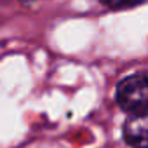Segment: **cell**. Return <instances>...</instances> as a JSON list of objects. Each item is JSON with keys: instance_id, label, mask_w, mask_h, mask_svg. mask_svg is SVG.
<instances>
[{"instance_id": "obj_1", "label": "cell", "mask_w": 148, "mask_h": 148, "mask_svg": "<svg viewBox=\"0 0 148 148\" xmlns=\"http://www.w3.org/2000/svg\"><path fill=\"white\" fill-rule=\"evenodd\" d=\"M117 101L122 110L136 115L148 113V79L146 73L139 71L125 77L117 86Z\"/></svg>"}, {"instance_id": "obj_2", "label": "cell", "mask_w": 148, "mask_h": 148, "mask_svg": "<svg viewBox=\"0 0 148 148\" xmlns=\"http://www.w3.org/2000/svg\"><path fill=\"white\" fill-rule=\"evenodd\" d=\"M124 138L134 148H146L148 145V115L136 113L124 125Z\"/></svg>"}, {"instance_id": "obj_3", "label": "cell", "mask_w": 148, "mask_h": 148, "mask_svg": "<svg viewBox=\"0 0 148 148\" xmlns=\"http://www.w3.org/2000/svg\"><path fill=\"white\" fill-rule=\"evenodd\" d=\"M143 0H103V4L113 5V7H124V5H132V4H139Z\"/></svg>"}]
</instances>
